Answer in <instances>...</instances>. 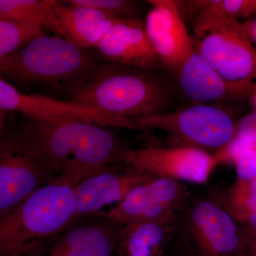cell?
<instances>
[{
    "instance_id": "obj_15",
    "label": "cell",
    "mask_w": 256,
    "mask_h": 256,
    "mask_svg": "<svg viewBox=\"0 0 256 256\" xmlns=\"http://www.w3.org/2000/svg\"><path fill=\"white\" fill-rule=\"evenodd\" d=\"M95 223L69 227L47 242V256H114L122 226L98 217Z\"/></svg>"
},
{
    "instance_id": "obj_24",
    "label": "cell",
    "mask_w": 256,
    "mask_h": 256,
    "mask_svg": "<svg viewBox=\"0 0 256 256\" xmlns=\"http://www.w3.org/2000/svg\"><path fill=\"white\" fill-rule=\"evenodd\" d=\"M236 136L246 138L256 144V111L239 120L236 124Z\"/></svg>"
},
{
    "instance_id": "obj_9",
    "label": "cell",
    "mask_w": 256,
    "mask_h": 256,
    "mask_svg": "<svg viewBox=\"0 0 256 256\" xmlns=\"http://www.w3.org/2000/svg\"><path fill=\"white\" fill-rule=\"evenodd\" d=\"M218 162L217 156L184 146L148 144L138 149L128 148L124 164L132 166L156 178L204 183Z\"/></svg>"
},
{
    "instance_id": "obj_23",
    "label": "cell",
    "mask_w": 256,
    "mask_h": 256,
    "mask_svg": "<svg viewBox=\"0 0 256 256\" xmlns=\"http://www.w3.org/2000/svg\"><path fill=\"white\" fill-rule=\"evenodd\" d=\"M72 4L88 6L100 10L106 14L120 18H136L138 6L136 2L130 0H65Z\"/></svg>"
},
{
    "instance_id": "obj_22",
    "label": "cell",
    "mask_w": 256,
    "mask_h": 256,
    "mask_svg": "<svg viewBox=\"0 0 256 256\" xmlns=\"http://www.w3.org/2000/svg\"><path fill=\"white\" fill-rule=\"evenodd\" d=\"M44 34L43 26L38 24L14 22L0 18V58L18 52Z\"/></svg>"
},
{
    "instance_id": "obj_4",
    "label": "cell",
    "mask_w": 256,
    "mask_h": 256,
    "mask_svg": "<svg viewBox=\"0 0 256 256\" xmlns=\"http://www.w3.org/2000/svg\"><path fill=\"white\" fill-rule=\"evenodd\" d=\"M74 188L54 181L0 217V256L56 236L75 223Z\"/></svg>"
},
{
    "instance_id": "obj_11",
    "label": "cell",
    "mask_w": 256,
    "mask_h": 256,
    "mask_svg": "<svg viewBox=\"0 0 256 256\" xmlns=\"http://www.w3.org/2000/svg\"><path fill=\"white\" fill-rule=\"evenodd\" d=\"M144 26L163 70L176 75L194 50L176 1L150 0Z\"/></svg>"
},
{
    "instance_id": "obj_12",
    "label": "cell",
    "mask_w": 256,
    "mask_h": 256,
    "mask_svg": "<svg viewBox=\"0 0 256 256\" xmlns=\"http://www.w3.org/2000/svg\"><path fill=\"white\" fill-rule=\"evenodd\" d=\"M154 176L130 166H121L86 178L74 188L75 220L96 216L106 206L120 203L130 191Z\"/></svg>"
},
{
    "instance_id": "obj_13",
    "label": "cell",
    "mask_w": 256,
    "mask_h": 256,
    "mask_svg": "<svg viewBox=\"0 0 256 256\" xmlns=\"http://www.w3.org/2000/svg\"><path fill=\"white\" fill-rule=\"evenodd\" d=\"M96 48L108 62L144 70H164L144 24L137 18L116 23Z\"/></svg>"
},
{
    "instance_id": "obj_26",
    "label": "cell",
    "mask_w": 256,
    "mask_h": 256,
    "mask_svg": "<svg viewBox=\"0 0 256 256\" xmlns=\"http://www.w3.org/2000/svg\"><path fill=\"white\" fill-rule=\"evenodd\" d=\"M244 234L256 232V210L245 222H238Z\"/></svg>"
},
{
    "instance_id": "obj_17",
    "label": "cell",
    "mask_w": 256,
    "mask_h": 256,
    "mask_svg": "<svg viewBox=\"0 0 256 256\" xmlns=\"http://www.w3.org/2000/svg\"><path fill=\"white\" fill-rule=\"evenodd\" d=\"M176 220L124 224L114 256H165L174 240Z\"/></svg>"
},
{
    "instance_id": "obj_6",
    "label": "cell",
    "mask_w": 256,
    "mask_h": 256,
    "mask_svg": "<svg viewBox=\"0 0 256 256\" xmlns=\"http://www.w3.org/2000/svg\"><path fill=\"white\" fill-rule=\"evenodd\" d=\"M194 47L224 80L256 90V47L242 34L240 22L196 18Z\"/></svg>"
},
{
    "instance_id": "obj_5",
    "label": "cell",
    "mask_w": 256,
    "mask_h": 256,
    "mask_svg": "<svg viewBox=\"0 0 256 256\" xmlns=\"http://www.w3.org/2000/svg\"><path fill=\"white\" fill-rule=\"evenodd\" d=\"M174 240L180 256H246L247 239L212 193L190 197L178 212Z\"/></svg>"
},
{
    "instance_id": "obj_21",
    "label": "cell",
    "mask_w": 256,
    "mask_h": 256,
    "mask_svg": "<svg viewBox=\"0 0 256 256\" xmlns=\"http://www.w3.org/2000/svg\"><path fill=\"white\" fill-rule=\"evenodd\" d=\"M218 161L234 162L239 180L256 178V144L240 136H236L217 154Z\"/></svg>"
},
{
    "instance_id": "obj_28",
    "label": "cell",
    "mask_w": 256,
    "mask_h": 256,
    "mask_svg": "<svg viewBox=\"0 0 256 256\" xmlns=\"http://www.w3.org/2000/svg\"><path fill=\"white\" fill-rule=\"evenodd\" d=\"M244 235H245L246 238L247 239L248 247L252 246H256V232L244 234Z\"/></svg>"
},
{
    "instance_id": "obj_18",
    "label": "cell",
    "mask_w": 256,
    "mask_h": 256,
    "mask_svg": "<svg viewBox=\"0 0 256 256\" xmlns=\"http://www.w3.org/2000/svg\"><path fill=\"white\" fill-rule=\"evenodd\" d=\"M53 0H0V18L14 22L38 24L60 36Z\"/></svg>"
},
{
    "instance_id": "obj_20",
    "label": "cell",
    "mask_w": 256,
    "mask_h": 256,
    "mask_svg": "<svg viewBox=\"0 0 256 256\" xmlns=\"http://www.w3.org/2000/svg\"><path fill=\"white\" fill-rule=\"evenodd\" d=\"M214 193L238 222H245L256 210V178L237 180L227 190Z\"/></svg>"
},
{
    "instance_id": "obj_8",
    "label": "cell",
    "mask_w": 256,
    "mask_h": 256,
    "mask_svg": "<svg viewBox=\"0 0 256 256\" xmlns=\"http://www.w3.org/2000/svg\"><path fill=\"white\" fill-rule=\"evenodd\" d=\"M52 174L18 128L4 129L0 137V217L52 183Z\"/></svg>"
},
{
    "instance_id": "obj_10",
    "label": "cell",
    "mask_w": 256,
    "mask_h": 256,
    "mask_svg": "<svg viewBox=\"0 0 256 256\" xmlns=\"http://www.w3.org/2000/svg\"><path fill=\"white\" fill-rule=\"evenodd\" d=\"M190 197L188 188L181 182L154 178L132 188L122 201L97 217L108 218L120 226L174 220Z\"/></svg>"
},
{
    "instance_id": "obj_2",
    "label": "cell",
    "mask_w": 256,
    "mask_h": 256,
    "mask_svg": "<svg viewBox=\"0 0 256 256\" xmlns=\"http://www.w3.org/2000/svg\"><path fill=\"white\" fill-rule=\"evenodd\" d=\"M175 90L176 84L161 72L108 62L97 66L69 92L72 102L134 122L164 114Z\"/></svg>"
},
{
    "instance_id": "obj_16",
    "label": "cell",
    "mask_w": 256,
    "mask_h": 256,
    "mask_svg": "<svg viewBox=\"0 0 256 256\" xmlns=\"http://www.w3.org/2000/svg\"><path fill=\"white\" fill-rule=\"evenodd\" d=\"M60 36L84 48H96L99 42L120 18L100 10L53 0L52 4Z\"/></svg>"
},
{
    "instance_id": "obj_30",
    "label": "cell",
    "mask_w": 256,
    "mask_h": 256,
    "mask_svg": "<svg viewBox=\"0 0 256 256\" xmlns=\"http://www.w3.org/2000/svg\"><path fill=\"white\" fill-rule=\"evenodd\" d=\"M254 102H255V105H256V90L255 92H254Z\"/></svg>"
},
{
    "instance_id": "obj_14",
    "label": "cell",
    "mask_w": 256,
    "mask_h": 256,
    "mask_svg": "<svg viewBox=\"0 0 256 256\" xmlns=\"http://www.w3.org/2000/svg\"><path fill=\"white\" fill-rule=\"evenodd\" d=\"M174 76L176 87L194 104L214 105L242 100L255 92L224 80L195 50Z\"/></svg>"
},
{
    "instance_id": "obj_19",
    "label": "cell",
    "mask_w": 256,
    "mask_h": 256,
    "mask_svg": "<svg viewBox=\"0 0 256 256\" xmlns=\"http://www.w3.org/2000/svg\"><path fill=\"white\" fill-rule=\"evenodd\" d=\"M195 18H215L238 22L256 16V0H196L186 1Z\"/></svg>"
},
{
    "instance_id": "obj_3",
    "label": "cell",
    "mask_w": 256,
    "mask_h": 256,
    "mask_svg": "<svg viewBox=\"0 0 256 256\" xmlns=\"http://www.w3.org/2000/svg\"><path fill=\"white\" fill-rule=\"evenodd\" d=\"M100 56L92 48L44 34L2 57L0 75L25 85L70 90L100 64Z\"/></svg>"
},
{
    "instance_id": "obj_7",
    "label": "cell",
    "mask_w": 256,
    "mask_h": 256,
    "mask_svg": "<svg viewBox=\"0 0 256 256\" xmlns=\"http://www.w3.org/2000/svg\"><path fill=\"white\" fill-rule=\"evenodd\" d=\"M141 129H158L168 134L170 144L220 152L236 136L232 116L218 106L194 104L173 112L136 120Z\"/></svg>"
},
{
    "instance_id": "obj_1",
    "label": "cell",
    "mask_w": 256,
    "mask_h": 256,
    "mask_svg": "<svg viewBox=\"0 0 256 256\" xmlns=\"http://www.w3.org/2000/svg\"><path fill=\"white\" fill-rule=\"evenodd\" d=\"M55 181L76 188L86 178L124 166L127 148L108 128L74 120L26 118L18 128Z\"/></svg>"
},
{
    "instance_id": "obj_25",
    "label": "cell",
    "mask_w": 256,
    "mask_h": 256,
    "mask_svg": "<svg viewBox=\"0 0 256 256\" xmlns=\"http://www.w3.org/2000/svg\"><path fill=\"white\" fill-rule=\"evenodd\" d=\"M240 28L248 40L256 47V16L240 23Z\"/></svg>"
},
{
    "instance_id": "obj_29",
    "label": "cell",
    "mask_w": 256,
    "mask_h": 256,
    "mask_svg": "<svg viewBox=\"0 0 256 256\" xmlns=\"http://www.w3.org/2000/svg\"><path fill=\"white\" fill-rule=\"evenodd\" d=\"M10 256H42L36 252H18Z\"/></svg>"
},
{
    "instance_id": "obj_27",
    "label": "cell",
    "mask_w": 256,
    "mask_h": 256,
    "mask_svg": "<svg viewBox=\"0 0 256 256\" xmlns=\"http://www.w3.org/2000/svg\"><path fill=\"white\" fill-rule=\"evenodd\" d=\"M10 112L8 111L1 110L0 109V137L2 134L5 129V124H6V118Z\"/></svg>"
}]
</instances>
